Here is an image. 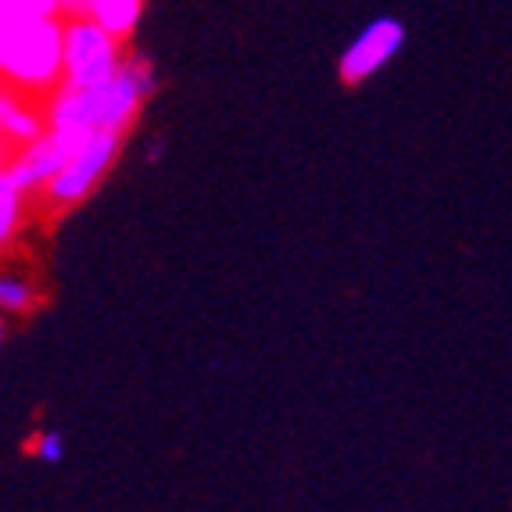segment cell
<instances>
[{"mask_svg": "<svg viewBox=\"0 0 512 512\" xmlns=\"http://www.w3.org/2000/svg\"><path fill=\"white\" fill-rule=\"evenodd\" d=\"M158 90V72L144 54H129L115 79L101 86H58L51 97H43V122L58 144L76 147L94 133H122L137 126L140 111Z\"/></svg>", "mask_w": 512, "mask_h": 512, "instance_id": "cell-1", "label": "cell"}, {"mask_svg": "<svg viewBox=\"0 0 512 512\" xmlns=\"http://www.w3.org/2000/svg\"><path fill=\"white\" fill-rule=\"evenodd\" d=\"M0 83L43 101L61 86V15L11 18L0 26Z\"/></svg>", "mask_w": 512, "mask_h": 512, "instance_id": "cell-2", "label": "cell"}, {"mask_svg": "<svg viewBox=\"0 0 512 512\" xmlns=\"http://www.w3.org/2000/svg\"><path fill=\"white\" fill-rule=\"evenodd\" d=\"M129 58L126 40L86 15H61V86H101L122 72Z\"/></svg>", "mask_w": 512, "mask_h": 512, "instance_id": "cell-3", "label": "cell"}, {"mask_svg": "<svg viewBox=\"0 0 512 512\" xmlns=\"http://www.w3.org/2000/svg\"><path fill=\"white\" fill-rule=\"evenodd\" d=\"M122 144H126L122 133H94V137H86L76 147H69L58 176L40 194V205L47 212H69V208L83 205L86 197L104 183V176L115 169Z\"/></svg>", "mask_w": 512, "mask_h": 512, "instance_id": "cell-4", "label": "cell"}, {"mask_svg": "<svg viewBox=\"0 0 512 512\" xmlns=\"http://www.w3.org/2000/svg\"><path fill=\"white\" fill-rule=\"evenodd\" d=\"M405 47V26L398 18H373L366 26L355 33V40L341 51V61H337V76L348 86H362L373 76L391 65Z\"/></svg>", "mask_w": 512, "mask_h": 512, "instance_id": "cell-5", "label": "cell"}, {"mask_svg": "<svg viewBox=\"0 0 512 512\" xmlns=\"http://www.w3.org/2000/svg\"><path fill=\"white\" fill-rule=\"evenodd\" d=\"M65 154H69V147L58 144L51 133H43V137L15 147L0 172H4V176H8V180L15 183L26 197H36V201H40V194L47 190V183L58 176Z\"/></svg>", "mask_w": 512, "mask_h": 512, "instance_id": "cell-6", "label": "cell"}, {"mask_svg": "<svg viewBox=\"0 0 512 512\" xmlns=\"http://www.w3.org/2000/svg\"><path fill=\"white\" fill-rule=\"evenodd\" d=\"M29 201H33V197L22 194V190H18L15 183L0 172V255L15 244L18 233H22V226H26Z\"/></svg>", "mask_w": 512, "mask_h": 512, "instance_id": "cell-7", "label": "cell"}, {"mask_svg": "<svg viewBox=\"0 0 512 512\" xmlns=\"http://www.w3.org/2000/svg\"><path fill=\"white\" fill-rule=\"evenodd\" d=\"M36 305H40V287L29 276L0 269V316L4 319L29 316V312H36Z\"/></svg>", "mask_w": 512, "mask_h": 512, "instance_id": "cell-8", "label": "cell"}, {"mask_svg": "<svg viewBox=\"0 0 512 512\" xmlns=\"http://www.w3.org/2000/svg\"><path fill=\"white\" fill-rule=\"evenodd\" d=\"M43 15H65L61 0H0V26L11 18H43Z\"/></svg>", "mask_w": 512, "mask_h": 512, "instance_id": "cell-9", "label": "cell"}, {"mask_svg": "<svg viewBox=\"0 0 512 512\" xmlns=\"http://www.w3.org/2000/svg\"><path fill=\"white\" fill-rule=\"evenodd\" d=\"M65 434L61 430H36L33 441H29V455H33L36 462H43V466H58L61 459H65Z\"/></svg>", "mask_w": 512, "mask_h": 512, "instance_id": "cell-10", "label": "cell"}, {"mask_svg": "<svg viewBox=\"0 0 512 512\" xmlns=\"http://www.w3.org/2000/svg\"><path fill=\"white\" fill-rule=\"evenodd\" d=\"M8 154H11V144L4 140V133H0V169H4V162H8Z\"/></svg>", "mask_w": 512, "mask_h": 512, "instance_id": "cell-11", "label": "cell"}, {"mask_svg": "<svg viewBox=\"0 0 512 512\" xmlns=\"http://www.w3.org/2000/svg\"><path fill=\"white\" fill-rule=\"evenodd\" d=\"M4 341H8V319L0 316V348H4Z\"/></svg>", "mask_w": 512, "mask_h": 512, "instance_id": "cell-12", "label": "cell"}]
</instances>
